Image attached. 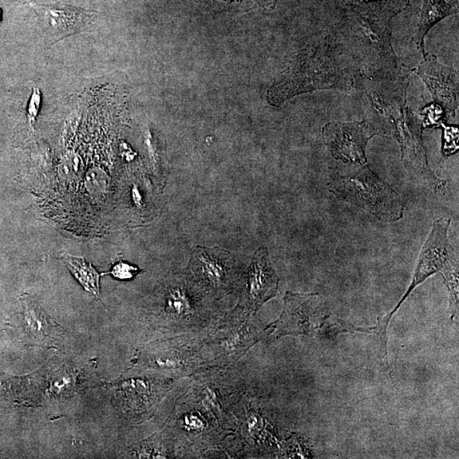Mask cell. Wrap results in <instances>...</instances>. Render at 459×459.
Wrapping results in <instances>:
<instances>
[{"instance_id": "cell-1", "label": "cell", "mask_w": 459, "mask_h": 459, "mask_svg": "<svg viewBox=\"0 0 459 459\" xmlns=\"http://www.w3.org/2000/svg\"><path fill=\"white\" fill-rule=\"evenodd\" d=\"M451 224L450 218H441L435 220L432 230L422 248L419 255L417 267L415 268L413 280L406 294L397 306L386 316L379 318L374 327L375 334L381 339L383 358L387 360V328L390 320L405 300L409 298L418 285L423 283L430 276L440 272L444 276V283L450 295L451 319L458 313V261L456 251L451 245L447 236V231ZM381 350V351H382Z\"/></svg>"}, {"instance_id": "cell-2", "label": "cell", "mask_w": 459, "mask_h": 459, "mask_svg": "<svg viewBox=\"0 0 459 459\" xmlns=\"http://www.w3.org/2000/svg\"><path fill=\"white\" fill-rule=\"evenodd\" d=\"M283 302L279 318L267 327V337L308 335L332 339L344 332L375 334L374 327L355 326L338 318L319 294L287 292Z\"/></svg>"}, {"instance_id": "cell-3", "label": "cell", "mask_w": 459, "mask_h": 459, "mask_svg": "<svg viewBox=\"0 0 459 459\" xmlns=\"http://www.w3.org/2000/svg\"><path fill=\"white\" fill-rule=\"evenodd\" d=\"M267 338V327L256 318V313L237 304L209 330L202 341V350L212 369L227 367Z\"/></svg>"}, {"instance_id": "cell-4", "label": "cell", "mask_w": 459, "mask_h": 459, "mask_svg": "<svg viewBox=\"0 0 459 459\" xmlns=\"http://www.w3.org/2000/svg\"><path fill=\"white\" fill-rule=\"evenodd\" d=\"M327 188L339 200L365 209L379 220L395 223L404 215L402 197L369 165L349 175L335 176Z\"/></svg>"}, {"instance_id": "cell-5", "label": "cell", "mask_w": 459, "mask_h": 459, "mask_svg": "<svg viewBox=\"0 0 459 459\" xmlns=\"http://www.w3.org/2000/svg\"><path fill=\"white\" fill-rule=\"evenodd\" d=\"M199 336L184 334L154 344L144 355L150 367L170 375L173 379L190 377L212 369L202 350Z\"/></svg>"}, {"instance_id": "cell-6", "label": "cell", "mask_w": 459, "mask_h": 459, "mask_svg": "<svg viewBox=\"0 0 459 459\" xmlns=\"http://www.w3.org/2000/svg\"><path fill=\"white\" fill-rule=\"evenodd\" d=\"M233 264L229 253L223 249L199 247L189 261L188 276L205 295L220 298L240 283V274Z\"/></svg>"}, {"instance_id": "cell-7", "label": "cell", "mask_w": 459, "mask_h": 459, "mask_svg": "<svg viewBox=\"0 0 459 459\" xmlns=\"http://www.w3.org/2000/svg\"><path fill=\"white\" fill-rule=\"evenodd\" d=\"M200 292L204 291L188 276L173 281L166 288L164 314L169 323L181 331V334H192V332H197L208 326L207 324H212L211 316L204 306L203 295Z\"/></svg>"}, {"instance_id": "cell-8", "label": "cell", "mask_w": 459, "mask_h": 459, "mask_svg": "<svg viewBox=\"0 0 459 459\" xmlns=\"http://www.w3.org/2000/svg\"><path fill=\"white\" fill-rule=\"evenodd\" d=\"M378 133L366 122H336L324 126V143L336 160L344 163L366 164V148Z\"/></svg>"}, {"instance_id": "cell-9", "label": "cell", "mask_w": 459, "mask_h": 459, "mask_svg": "<svg viewBox=\"0 0 459 459\" xmlns=\"http://www.w3.org/2000/svg\"><path fill=\"white\" fill-rule=\"evenodd\" d=\"M279 278L273 268L267 249L261 247L253 256L247 282L239 304L257 313L278 291Z\"/></svg>"}, {"instance_id": "cell-10", "label": "cell", "mask_w": 459, "mask_h": 459, "mask_svg": "<svg viewBox=\"0 0 459 459\" xmlns=\"http://www.w3.org/2000/svg\"><path fill=\"white\" fill-rule=\"evenodd\" d=\"M51 43L80 33L92 23L97 13L53 1L34 6Z\"/></svg>"}, {"instance_id": "cell-11", "label": "cell", "mask_w": 459, "mask_h": 459, "mask_svg": "<svg viewBox=\"0 0 459 459\" xmlns=\"http://www.w3.org/2000/svg\"><path fill=\"white\" fill-rule=\"evenodd\" d=\"M200 407L196 409L194 404L187 401L181 402V409L176 411V423L180 430L182 440L185 439L188 442H211L216 440L217 435H220L217 428L223 431V426L213 411L202 402Z\"/></svg>"}, {"instance_id": "cell-12", "label": "cell", "mask_w": 459, "mask_h": 459, "mask_svg": "<svg viewBox=\"0 0 459 459\" xmlns=\"http://www.w3.org/2000/svg\"><path fill=\"white\" fill-rule=\"evenodd\" d=\"M417 73L428 85L435 100L444 106L447 112L454 113L458 101V73L438 64L434 57H429Z\"/></svg>"}, {"instance_id": "cell-13", "label": "cell", "mask_w": 459, "mask_h": 459, "mask_svg": "<svg viewBox=\"0 0 459 459\" xmlns=\"http://www.w3.org/2000/svg\"><path fill=\"white\" fill-rule=\"evenodd\" d=\"M20 302L22 304L26 330L29 332L31 337L45 340L50 339L57 334V324L45 314V312L33 299L29 296L22 295Z\"/></svg>"}, {"instance_id": "cell-14", "label": "cell", "mask_w": 459, "mask_h": 459, "mask_svg": "<svg viewBox=\"0 0 459 459\" xmlns=\"http://www.w3.org/2000/svg\"><path fill=\"white\" fill-rule=\"evenodd\" d=\"M62 260L87 292L100 297V276L99 272L83 257L62 254Z\"/></svg>"}, {"instance_id": "cell-15", "label": "cell", "mask_w": 459, "mask_h": 459, "mask_svg": "<svg viewBox=\"0 0 459 459\" xmlns=\"http://www.w3.org/2000/svg\"><path fill=\"white\" fill-rule=\"evenodd\" d=\"M139 458H168V449L158 440L146 443L137 449Z\"/></svg>"}, {"instance_id": "cell-16", "label": "cell", "mask_w": 459, "mask_h": 459, "mask_svg": "<svg viewBox=\"0 0 459 459\" xmlns=\"http://www.w3.org/2000/svg\"><path fill=\"white\" fill-rule=\"evenodd\" d=\"M140 269L132 266L129 263L120 261L114 264L110 273L115 278L120 280H129L136 276L140 272Z\"/></svg>"}, {"instance_id": "cell-17", "label": "cell", "mask_w": 459, "mask_h": 459, "mask_svg": "<svg viewBox=\"0 0 459 459\" xmlns=\"http://www.w3.org/2000/svg\"><path fill=\"white\" fill-rule=\"evenodd\" d=\"M0 15H1V13H0Z\"/></svg>"}]
</instances>
